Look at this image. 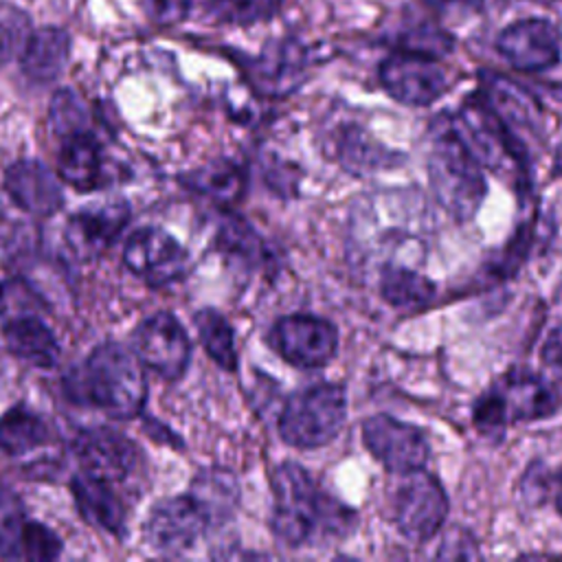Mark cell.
Returning a JSON list of instances; mask_svg holds the SVG:
<instances>
[{
  "mask_svg": "<svg viewBox=\"0 0 562 562\" xmlns=\"http://www.w3.org/2000/svg\"><path fill=\"white\" fill-rule=\"evenodd\" d=\"M270 485V531L283 547H318L351 527V512L323 492L303 465L294 461L277 465Z\"/></svg>",
  "mask_w": 562,
  "mask_h": 562,
  "instance_id": "obj_1",
  "label": "cell"
},
{
  "mask_svg": "<svg viewBox=\"0 0 562 562\" xmlns=\"http://www.w3.org/2000/svg\"><path fill=\"white\" fill-rule=\"evenodd\" d=\"M72 402L94 406L114 419L136 417L147 400V380L136 351L121 342H101L81 367L64 378Z\"/></svg>",
  "mask_w": 562,
  "mask_h": 562,
  "instance_id": "obj_2",
  "label": "cell"
},
{
  "mask_svg": "<svg viewBox=\"0 0 562 562\" xmlns=\"http://www.w3.org/2000/svg\"><path fill=\"white\" fill-rule=\"evenodd\" d=\"M428 180L439 204L459 222L470 220L485 198L481 162L454 123H443L430 143Z\"/></svg>",
  "mask_w": 562,
  "mask_h": 562,
  "instance_id": "obj_3",
  "label": "cell"
},
{
  "mask_svg": "<svg viewBox=\"0 0 562 562\" xmlns=\"http://www.w3.org/2000/svg\"><path fill=\"white\" fill-rule=\"evenodd\" d=\"M347 417L345 386L318 382L290 395L279 415V435L288 446L310 450L329 443Z\"/></svg>",
  "mask_w": 562,
  "mask_h": 562,
  "instance_id": "obj_4",
  "label": "cell"
},
{
  "mask_svg": "<svg viewBox=\"0 0 562 562\" xmlns=\"http://www.w3.org/2000/svg\"><path fill=\"white\" fill-rule=\"evenodd\" d=\"M558 408L555 391L527 369H512L498 378L474 406V424L494 432L516 422L549 417Z\"/></svg>",
  "mask_w": 562,
  "mask_h": 562,
  "instance_id": "obj_5",
  "label": "cell"
},
{
  "mask_svg": "<svg viewBox=\"0 0 562 562\" xmlns=\"http://www.w3.org/2000/svg\"><path fill=\"white\" fill-rule=\"evenodd\" d=\"M454 127L476 156L496 173H516L522 167V147L512 127L487 105L483 97L470 99L454 121Z\"/></svg>",
  "mask_w": 562,
  "mask_h": 562,
  "instance_id": "obj_6",
  "label": "cell"
},
{
  "mask_svg": "<svg viewBox=\"0 0 562 562\" xmlns=\"http://www.w3.org/2000/svg\"><path fill=\"white\" fill-rule=\"evenodd\" d=\"M217 527L206 505L193 494H178L158 501L145 520V540L165 555H178L195 547V542Z\"/></svg>",
  "mask_w": 562,
  "mask_h": 562,
  "instance_id": "obj_7",
  "label": "cell"
},
{
  "mask_svg": "<svg viewBox=\"0 0 562 562\" xmlns=\"http://www.w3.org/2000/svg\"><path fill=\"white\" fill-rule=\"evenodd\" d=\"M448 498L435 476L413 470L402 474V483L393 498V518L404 538L411 542L430 540L443 525Z\"/></svg>",
  "mask_w": 562,
  "mask_h": 562,
  "instance_id": "obj_8",
  "label": "cell"
},
{
  "mask_svg": "<svg viewBox=\"0 0 562 562\" xmlns=\"http://www.w3.org/2000/svg\"><path fill=\"white\" fill-rule=\"evenodd\" d=\"M268 342L292 367L318 369L336 356L338 329L314 314H288L274 321Z\"/></svg>",
  "mask_w": 562,
  "mask_h": 562,
  "instance_id": "obj_9",
  "label": "cell"
},
{
  "mask_svg": "<svg viewBox=\"0 0 562 562\" xmlns=\"http://www.w3.org/2000/svg\"><path fill=\"white\" fill-rule=\"evenodd\" d=\"M79 470L112 485L132 481L143 465V452L123 432L110 426L83 428L72 439Z\"/></svg>",
  "mask_w": 562,
  "mask_h": 562,
  "instance_id": "obj_10",
  "label": "cell"
},
{
  "mask_svg": "<svg viewBox=\"0 0 562 562\" xmlns=\"http://www.w3.org/2000/svg\"><path fill=\"white\" fill-rule=\"evenodd\" d=\"M123 263L145 283L167 285L187 274L189 252L167 231L158 226H143L127 237Z\"/></svg>",
  "mask_w": 562,
  "mask_h": 562,
  "instance_id": "obj_11",
  "label": "cell"
},
{
  "mask_svg": "<svg viewBox=\"0 0 562 562\" xmlns=\"http://www.w3.org/2000/svg\"><path fill=\"white\" fill-rule=\"evenodd\" d=\"M362 441L367 450L393 474H406L424 468L428 459L426 435L391 415H373L362 424Z\"/></svg>",
  "mask_w": 562,
  "mask_h": 562,
  "instance_id": "obj_12",
  "label": "cell"
},
{
  "mask_svg": "<svg viewBox=\"0 0 562 562\" xmlns=\"http://www.w3.org/2000/svg\"><path fill=\"white\" fill-rule=\"evenodd\" d=\"M59 536L26 516L22 503L9 490H0V558L48 562L59 558Z\"/></svg>",
  "mask_w": 562,
  "mask_h": 562,
  "instance_id": "obj_13",
  "label": "cell"
},
{
  "mask_svg": "<svg viewBox=\"0 0 562 562\" xmlns=\"http://www.w3.org/2000/svg\"><path fill=\"white\" fill-rule=\"evenodd\" d=\"M134 347L140 362L165 380L182 378L189 367V336L169 312H158L145 318L134 334Z\"/></svg>",
  "mask_w": 562,
  "mask_h": 562,
  "instance_id": "obj_14",
  "label": "cell"
},
{
  "mask_svg": "<svg viewBox=\"0 0 562 562\" xmlns=\"http://www.w3.org/2000/svg\"><path fill=\"white\" fill-rule=\"evenodd\" d=\"M384 90L404 105H430L448 90V77L435 57L397 50L380 64Z\"/></svg>",
  "mask_w": 562,
  "mask_h": 562,
  "instance_id": "obj_15",
  "label": "cell"
},
{
  "mask_svg": "<svg viewBox=\"0 0 562 562\" xmlns=\"http://www.w3.org/2000/svg\"><path fill=\"white\" fill-rule=\"evenodd\" d=\"M498 53L518 70L540 72L560 61L558 31L540 18L509 24L496 37Z\"/></svg>",
  "mask_w": 562,
  "mask_h": 562,
  "instance_id": "obj_16",
  "label": "cell"
},
{
  "mask_svg": "<svg viewBox=\"0 0 562 562\" xmlns=\"http://www.w3.org/2000/svg\"><path fill=\"white\" fill-rule=\"evenodd\" d=\"M127 220L130 206L125 202L112 200L88 204L70 215L66 224V241L75 255L92 259L114 244Z\"/></svg>",
  "mask_w": 562,
  "mask_h": 562,
  "instance_id": "obj_17",
  "label": "cell"
},
{
  "mask_svg": "<svg viewBox=\"0 0 562 562\" xmlns=\"http://www.w3.org/2000/svg\"><path fill=\"white\" fill-rule=\"evenodd\" d=\"M4 189L13 204L37 217H48L64 206L59 178L44 162L33 158H22L9 165Z\"/></svg>",
  "mask_w": 562,
  "mask_h": 562,
  "instance_id": "obj_18",
  "label": "cell"
},
{
  "mask_svg": "<svg viewBox=\"0 0 562 562\" xmlns=\"http://www.w3.org/2000/svg\"><path fill=\"white\" fill-rule=\"evenodd\" d=\"M0 323L2 340L11 356L40 369H53L59 362V342L53 329L37 316V310L7 314Z\"/></svg>",
  "mask_w": 562,
  "mask_h": 562,
  "instance_id": "obj_19",
  "label": "cell"
},
{
  "mask_svg": "<svg viewBox=\"0 0 562 562\" xmlns=\"http://www.w3.org/2000/svg\"><path fill=\"white\" fill-rule=\"evenodd\" d=\"M70 492L77 512L86 522L112 536L125 533L127 512L121 496L116 494V485L79 470L70 481Z\"/></svg>",
  "mask_w": 562,
  "mask_h": 562,
  "instance_id": "obj_20",
  "label": "cell"
},
{
  "mask_svg": "<svg viewBox=\"0 0 562 562\" xmlns=\"http://www.w3.org/2000/svg\"><path fill=\"white\" fill-rule=\"evenodd\" d=\"M57 169L59 178L77 191H92L101 182V145L92 130L72 132L61 136Z\"/></svg>",
  "mask_w": 562,
  "mask_h": 562,
  "instance_id": "obj_21",
  "label": "cell"
},
{
  "mask_svg": "<svg viewBox=\"0 0 562 562\" xmlns=\"http://www.w3.org/2000/svg\"><path fill=\"white\" fill-rule=\"evenodd\" d=\"M70 53V37L59 26H44L26 35L22 46L20 66L22 72L35 81V83H48L55 81Z\"/></svg>",
  "mask_w": 562,
  "mask_h": 562,
  "instance_id": "obj_22",
  "label": "cell"
},
{
  "mask_svg": "<svg viewBox=\"0 0 562 562\" xmlns=\"http://www.w3.org/2000/svg\"><path fill=\"white\" fill-rule=\"evenodd\" d=\"M305 72V53L294 42L270 44L252 64V81L268 94L294 90Z\"/></svg>",
  "mask_w": 562,
  "mask_h": 562,
  "instance_id": "obj_23",
  "label": "cell"
},
{
  "mask_svg": "<svg viewBox=\"0 0 562 562\" xmlns=\"http://www.w3.org/2000/svg\"><path fill=\"white\" fill-rule=\"evenodd\" d=\"M180 180L187 189L213 200L220 206L235 204L246 189L244 169L228 158L211 160V162L184 173Z\"/></svg>",
  "mask_w": 562,
  "mask_h": 562,
  "instance_id": "obj_24",
  "label": "cell"
},
{
  "mask_svg": "<svg viewBox=\"0 0 562 562\" xmlns=\"http://www.w3.org/2000/svg\"><path fill=\"white\" fill-rule=\"evenodd\" d=\"M483 99L512 130H533L540 123V108L536 99L525 88L501 75H487L483 79Z\"/></svg>",
  "mask_w": 562,
  "mask_h": 562,
  "instance_id": "obj_25",
  "label": "cell"
},
{
  "mask_svg": "<svg viewBox=\"0 0 562 562\" xmlns=\"http://www.w3.org/2000/svg\"><path fill=\"white\" fill-rule=\"evenodd\" d=\"M55 437L53 426L26 406H13L0 417V452L22 457L44 448Z\"/></svg>",
  "mask_w": 562,
  "mask_h": 562,
  "instance_id": "obj_26",
  "label": "cell"
},
{
  "mask_svg": "<svg viewBox=\"0 0 562 562\" xmlns=\"http://www.w3.org/2000/svg\"><path fill=\"white\" fill-rule=\"evenodd\" d=\"M193 325L198 329L200 342L209 358L220 364L224 371H235L237 369V351H235V336L233 327L226 321V316L213 307L198 310L193 316Z\"/></svg>",
  "mask_w": 562,
  "mask_h": 562,
  "instance_id": "obj_27",
  "label": "cell"
},
{
  "mask_svg": "<svg viewBox=\"0 0 562 562\" xmlns=\"http://www.w3.org/2000/svg\"><path fill=\"white\" fill-rule=\"evenodd\" d=\"M380 294L397 310H415L432 299L435 285L411 268L389 266L380 279Z\"/></svg>",
  "mask_w": 562,
  "mask_h": 562,
  "instance_id": "obj_28",
  "label": "cell"
},
{
  "mask_svg": "<svg viewBox=\"0 0 562 562\" xmlns=\"http://www.w3.org/2000/svg\"><path fill=\"white\" fill-rule=\"evenodd\" d=\"M217 248L241 263H261L266 259V244L255 228L241 217H226L217 228Z\"/></svg>",
  "mask_w": 562,
  "mask_h": 562,
  "instance_id": "obj_29",
  "label": "cell"
},
{
  "mask_svg": "<svg viewBox=\"0 0 562 562\" xmlns=\"http://www.w3.org/2000/svg\"><path fill=\"white\" fill-rule=\"evenodd\" d=\"M48 121H50L53 132L59 138L68 136L72 132L90 130L88 110H86L83 101L79 99V94L72 92L70 88L55 92V97L50 101V110H48Z\"/></svg>",
  "mask_w": 562,
  "mask_h": 562,
  "instance_id": "obj_30",
  "label": "cell"
},
{
  "mask_svg": "<svg viewBox=\"0 0 562 562\" xmlns=\"http://www.w3.org/2000/svg\"><path fill=\"white\" fill-rule=\"evenodd\" d=\"M281 0H209V11L215 20L228 24H252L277 13Z\"/></svg>",
  "mask_w": 562,
  "mask_h": 562,
  "instance_id": "obj_31",
  "label": "cell"
},
{
  "mask_svg": "<svg viewBox=\"0 0 562 562\" xmlns=\"http://www.w3.org/2000/svg\"><path fill=\"white\" fill-rule=\"evenodd\" d=\"M340 158L351 171H367L384 165V151L369 143L358 130H349L340 140Z\"/></svg>",
  "mask_w": 562,
  "mask_h": 562,
  "instance_id": "obj_32",
  "label": "cell"
},
{
  "mask_svg": "<svg viewBox=\"0 0 562 562\" xmlns=\"http://www.w3.org/2000/svg\"><path fill=\"white\" fill-rule=\"evenodd\" d=\"M400 44H402L400 50L417 53V55H426V57H439V55L450 53V48H452V40L443 31L428 26V24L408 29L402 35Z\"/></svg>",
  "mask_w": 562,
  "mask_h": 562,
  "instance_id": "obj_33",
  "label": "cell"
},
{
  "mask_svg": "<svg viewBox=\"0 0 562 562\" xmlns=\"http://www.w3.org/2000/svg\"><path fill=\"white\" fill-rule=\"evenodd\" d=\"M191 2L193 0H143V9L154 24L171 26L187 18Z\"/></svg>",
  "mask_w": 562,
  "mask_h": 562,
  "instance_id": "obj_34",
  "label": "cell"
},
{
  "mask_svg": "<svg viewBox=\"0 0 562 562\" xmlns=\"http://www.w3.org/2000/svg\"><path fill=\"white\" fill-rule=\"evenodd\" d=\"M542 362L562 375V325L553 327L542 345Z\"/></svg>",
  "mask_w": 562,
  "mask_h": 562,
  "instance_id": "obj_35",
  "label": "cell"
},
{
  "mask_svg": "<svg viewBox=\"0 0 562 562\" xmlns=\"http://www.w3.org/2000/svg\"><path fill=\"white\" fill-rule=\"evenodd\" d=\"M426 2L441 13H457V11H479L485 0H426Z\"/></svg>",
  "mask_w": 562,
  "mask_h": 562,
  "instance_id": "obj_36",
  "label": "cell"
},
{
  "mask_svg": "<svg viewBox=\"0 0 562 562\" xmlns=\"http://www.w3.org/2000/svg\"><path fill=\"white\" fill-rule=\"evenodd\" d=\"M558 481L562 483V468H560V472H558Z\"/></svg>",
  "mask_w": 562,
  "mask_h": 562,
  "instance_id": "obj_37",
  "label": "cell"
},
{
  "mask_svg": "<svg viewBox=\"0 0 562 562\" xmlns=\"http://www.w3.org/2000/svg\"><path fill=\"white\" fill-rule=\"evenodd\" d=\"M558 507H560V512H562V496L558 498Z\"/></svg>",
  "mask_w": 562,
  "mask_h": 562,
  "instance_id": "obj_38",
  "label": "cell"
},
{
  "mask_svg": "<svg viewBox=\"0 0 562 562\" xmlns=\"http://www.w3.org/2000/svg\"><path fill=\"white\" fill-rule=\"evenodd\" d=\"M0 490H2V485H0Z\"/></svg>",
  "mask_w": 562,
  "mask_h": 562,
  "instance_id": "obj_39",
  "label": "cell"
}]
</instances>
